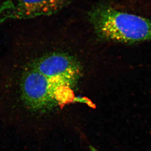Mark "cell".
<instances>
[{"label": "cell", "instance_id": "cell-3", "mask_svg": "<svg viewBox=\"0 0 151 151\" xmlns=\"http://www.w3.org/2000/svg\"><path fill=\"white\" fill-rule=\"evenodd\" d=\"M72 0H7L0 4V24L49 16L60 12Z\"/></svg>", "mask_w": 151, "mask_h": 151}, {"label": "cell", "instance_id": "cell-2", "mask_svg": "<svg viewBox=\"0 0 151 151\" xmlns=\"http://www.w3.org/2000/svg\"><path fill=\"white\" fill-rule=\"evenodd\" d=\"M47 77L73 87L81 73L80 63L74 57L64 53L54 52L33 59L25 63Z\"/></svg>", "mask_w": 151, "mask_h": 151}, {"label": "cell", "instance_id": "cell-1", "mask_svg": "<svg viewBox=\"0 0 151 151\" xmlns=\"http://www.w3.org/2000/svg\"><path fill=\"white\" fill-rule=\"evenodd\" d=\"M89 17L101 38L126 44L151 41V19L147 17L103 4L92 9Z\"/></svg>", "mask_w": 151, "mask_h": 151}]
</instances>
